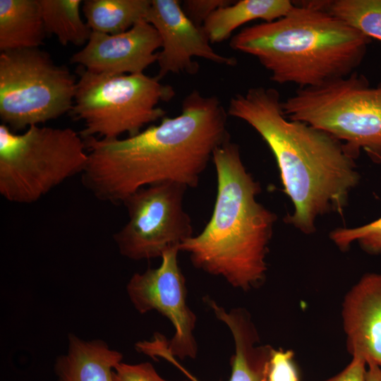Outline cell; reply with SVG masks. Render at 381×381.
<instances>
[{
  "mask_svg": "<svg viewBox=\"0 0 381 381\" xmlns=\"http://www.w3.org/2000/svg\"><path fill=\"white\" fill-rule=\"evenodd\" d=\"M367 364L358 356H352L351 362L336 375L323 381H365Z\"/></svg>",
  "mask_w": 381,
  "mask_h": 381,
  "instance_id": "cell-25",
  "label": "cell"
},
{
  "mask_svg": "<svg viewBox=\"0 0 381 381\" xmlns=\"http://www.w3.org/2000/svg\"><path fill=\"white\" fill-rule=\"evenodd\" d=\"M87 162L85 140L70 128L31 126L17 134L0 125V193L9 202H37Z\"/></svg>",
  "mask_w": 381,
  "mask_h": 381,
  "instance_id": "cell-5",
  "label": "cell"
},
{
  "mask_svg": "<svg viewBox=\"0 0 381 381\" xmlns=\"http://www.w3.org/2000/svg\"><path fill=\"white\" fill-rule=\"evenodd\" d=\"M281 106L287 119L328 133L354 158L363 150L381 163V80L370 86L355 71L320 86L298 88Z\"/></svg>",
  "mask_w": 381,
  "mask_h": 381,
  "instance_id": "cell-6",
  "label": "cell"
},
{
  "mask_svg": "<svg viewBox=\"0 0 381 381\" xmlns=\"http://www.w3.org/2000/svg\"><path fill=\"white\" fill-rule=\"evenodd\" d=\"M145 20L158 32L162 50L157 62L161 80L168 73L195 74L198 64L194 57L229 66H236L234 57L216 52L203 27L195 24L183 12L177 0H151Z\"/></svg>",
  "mask_w": 381,
  "mask_h": 381,
  "instance_id": "cell-11",
  "label": "cell"
},
{
  "mask_svg": "<svg viewBox=\"0 0 381 381\" xmlns=\"http://www.w3.org/2000/svg\"><path fill=\"white\" fill-rule=\"evenodd\" d=\"M76 73V91L69 114L83 121L80 133L83 138L134 135L145 125L165 117L166 111L158 104L175 95L173 87L144 73H98L78 66Z\"/></svg>",
  "mask_w": 381,
  "mask_h": 381,
  "instance_id": "cell-7",
  "label": "cell"
},
{
  "mask_svg": "<svg viewBox=\"0 0 381 381\" xmlns=\"http://www.w3.org/2000/svg\"><path fill=\"white\" fill-rule=\"evenodd\" d=\"M325 4H295L274 21L243 28L230 47L255 56L279 84L313 87L347 77L361 65L371 39L331 14Z\"/></svg>",
  "mask_w": 381,
  "mask_h": 381,
  "instance_id": "cell-4",
  "label": "cell"
},
{
  "mask_svg": "<svg viewBox=\"0 0 381 381\" xmlns=\"http://www.w3.org/2000/svg\"><path fill=\"white\" fill-rule=\"evenodd\" d=\"M295 3L289 0H240L213 12L202 27L211 43L228 39L233 31L250 21H274L286 15Z\"/></svg>",
  "mask_w": 381,
  "mask_h": 381,
  "instance_id": "cell-17",
  "label": "cell"
},
{
  "mask_svg": "<svg viewBox=\"0 0 381 381\" xmlns=\"http://www.w3.org/2000/svg\"><path fill=\"white\" fill-rule=\"evenodd\" d=\"M114 377L115 381H168L162 378L148 362L137 364L121 362L114 368Z\"/></svg>",
  "mask_w": 381,
  "mask_h": 381,
  "instance_id": "cell-23",
  "label": "cell"
},
{
  "mask_svg": "<svg viewBox=\"0 0 381 381\" xmlns=\"http://www.w3.org/2000/svg\"><path fill=\"white\" fill-rule=\"evenodd\" d=\"M325 8L351 28L381 42V0L326 1Z\"/></svg>",
  "mask_w": 381,
  "mask_h": 381,
  "instance_id": "cell-20",
  "label": "cell"
},
{
  "mask_svg": "<svg viewBox=\"0 0 381 381\" xmlns=\"http://www.w3.org/2000/svg\"><path fill=\"white\" fill-rule=\"evenodd\" d=\"M188 188L164 182L142 188L122 204L128 220L113 237L119 253L133 260L161 258L192 237L193 226L183 201Z\"/></svg>",
  "mask_w": 381,
  "mask_h": 381,
  "instance_id": "cell-9",
  "label": "cell"
},
{
  "mask_svg": "<svg viewBox=\"0 0 381 381\" xmlns=\"http://www.w3.org/2000/svg\"><path fill=\"white\" fill-rule=\"evenodd\" d=\"M77 79L39 48L1 52L0 119L12 131L71 111Z\"/></svg>",
  "mask_w": 381,
  "mask_h": 381,
  "instance_id": "cell-8",
  "label": "cell"
},
{
  "mask_svg": "<svg viewBox=\"0 0 381 381\" xmlns=\"http://www.w3.org/2000/svg\"><path fill=\"white\" fill-rule=\"evenodd\" d=\"M227 116L216 96L194 90L183 100L179 115L165 116L134 135L85 138L83 184L97 200L113 204L160 183L195 188L214 150L230 138Z\"/></svg>",
  "mask_w": 381,
  "mask_h": 381,
  "instance_id": "cell-1",
  "label": "cell"
},
{
  "mask_svg": "<svg viewBox=\"0 0 381 381\" xmlns=\"http://www.w3.org/2000/svg\"><path fill=\"white\" fill-rule=\"evenodd\" d=\"M161 46L157 30L142 20L119 34L92 31L86 44L71 56L70 62L98 73H140L157 61L156 51Z\"/></svg>",
  "mask_w": 381,
  "mask_h": 381,
  "instance_id": "cell-12",
  "label": "cell"
},
{
  "mask_svg": "<svg viewBox=\"0 0 381 381\" xmlns=\"http://www.w3.org/2000/svg\"><path fill=\"white\" fill-rule=\"evenodd\" d=\"M351 356L381 368V273H367L349 289L341 308Z\"/></svg>",
  "mask_w": 381,
  "mask_h": 381,
  "instance_id": "cell-13",
  "label": "cell"
},
{
  "mask_svg": "<svg viewBox=\"0 0 381 381\" xmlns=\"http://www.w3.org/2000/svg\"><path fill=\"white\" fill-rule=\"evenodd\" d=\"M179 247L166 250L158 267L135 273L129 279L126 291L135 310L141 313L156 310L167 318L174 327L167 340V349L181 360L194 359L198 344L194 336L197 317L187 303L186 279L179 267Z\"/></svg>",
  "mask_w": 381,
  "mask_h": 381,
  "instance_id": "cell-10",
  "label": "cell"
},
{
  "mask_svg": "<svg viewBox=\"0 0 381 381\" xmlns=\"http://www.w3.org/2000/svg\"><path fill=\"white\" fill-rule=\"evenodd\" d=\"M365 381H381V368L374 364H368Z\"/></svg>",
  "mask_w": 381,
  "mask_h": 381,
  "instance_id": "cell-26",
  "label": "cell"
},
{
  "mask_svg": "<svg viewBox=\"0 0 381 381\" xmlns=\"http://www.w3.org/2000/svg\"><path fill=\"white\" fill-rule=\"evenodd\" d=\"M47 35H54L63 46L86 44L92 30L80 16L81 0H39Z\"/></svg>",
  "mask_w": 381,
  "mask_h": 381,
  "instance_id": "cell-19",
  "label": "cell"
},
{
  "mask_svg": "<svg viewBox=\"0 0 381 381\" xmlns=\"http://www.w3.org/2000/svg\"><path fill=\"white\" fill-rule=\"evenodd\" d=\"M279 92L262 86L236 94L228 115L253 128L272 151L294 213L286 218L304 234L315 231L318 217L341 212L358 184L356 158L328 133L287 119Z\"/></svg>",
  "mask_w": 381,
  "mask_h": 381,
  "instance_id": "cell-2",
  "label": "cell"
},
{
  "mask_svg": "<svg viewBox=\"0 0 381 381\" xmlns=\"http://www.w3.org/2000/svg\"><path fill=\"white\" fill-rule=\"evenodd\" d=\"M203 301L233 337L234 353L230 359L231 372L228 381H267V365L272 347L258 344L259 334L248 311L243 308L226 310L209 296L204 297ZM170 363L190 381H200L177 358H173Z\"/></svg>",
  "mask_w": 381,
  "mask_h": 381,
  "instance_id": "cell-14",
  "label": "cell"
},
{
  "mask_svg": "<svg viewBox=\"0 0 381 381\" xmlns=\"http://www.w3.org/2000/svg\"><path fill=\"white\" fill-rule=\"evenodd\" d=\"M266 375L267 381H301L294 351L272 347L267 365Z\"/></svg>",
  "mask_w": 381,
  "mask_h": 381,
  "instance_id": "cell-22",
  "label": "cell"
},
{
  "mask_svg": "<svg viewBox=\"0 0 381 381\" xmlns=\"http://www.w3.org/2000/svg\"><path fill=\"white\" fill-rule=\"evenodd\" d=\"M150 4L151 0H85L82 11L92 31L115 35L145 20Z\"/></svg>",
  "mask_w": 381,
  "mask_h": 381,
  "instance_id": "cell-18",
  "label": "cell"
},
{
  "mask_svg": "<svg viewBox=\"0 0 381 381\" xmlns=\"http://www.w3.org/2000/svg\"><path fill=\"white\" fill-rule=\"evenodd\" d=\"M233 2L229 0H186L181 4L188 18L197 25L202 26L213 12Z\"/></svg>",
  "mask_w": 381,
  "mask_h": 381,
  "instance_id": "cell-24",
  "label": "cell"
},
{
  "mask_svg": "<svg viewBox=\"0 0 381 381\" xmlns=\"http://www.w3.org/2000/svg\"><path fill=\"white\" fill-rule=\"evenodd\" d=\"M217 194L205 228L179 247L193 265L244 291L263 284L276 214L259 202L260 186L242 161L239 146L226 140L214 152Z\"/></svg>",
  "mask_w": 381,
  "mask_h": 381,
  "instance_id": "cell-3",
  "label": "cell"
},
{
  "mask_svg": "<svg viewBox=\"0 0 381 381\" xmlns=\"http://www.w3.org/2000/svg\"><path fill=\"white\" fill-rule=\"evenodd\" d=\"M123 355L102 340H83L71 334L68 350L56 360L59 381H115L114 370Z\"/></svg>",
  "mask_w": 381,
  "mask_h": 381,
  "instance_id": "cell-15",
  "label": "cell"
},
{
  "mask_svg": "<svg viewBox=\"0 0 381 381\" xmlns=\"http://www.w3.org/2000/svg\"><path fill=\"white\" fill-rule=\"evenodd\" d=\"M47 35L39 0H0V50L39 48Z\"/></svg>",
  "mask_w": 381,
  "mask_h": 381,
  "instance_id": "cell-16",
  "label": "cell"
},
{
  "mask_svg": "<svg viewBox=\"0 0 381 381\" xmlns=\"http://www.w3.org/2000/svg\"><path fill=\"white\" fill-rule=\"evenodd\" d=\"M332 241L341 250L357 243L365 251L381 255V217L354 228H337L329 234Z\"/></svg>",
  "mask_w": 381,
  "mask_h": 381,
  "instance_id": "cell-21",
  "label": "cell"
}]
</instances>
